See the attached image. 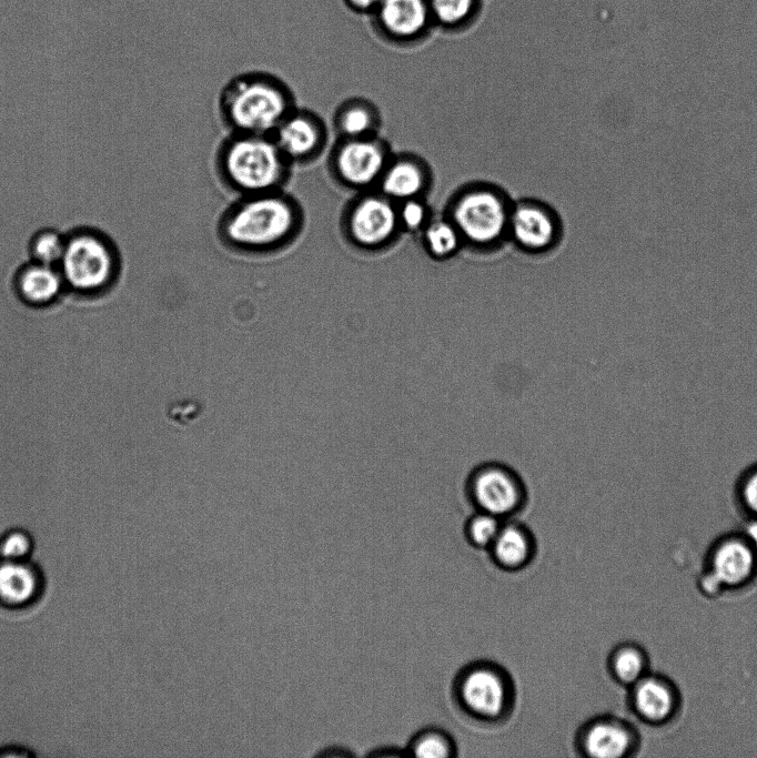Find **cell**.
<instances>
[{"label": "cell", "instance_id": "cell-29", "mask_svg": "<svg viewBox=\"0 0 757 758\" xmlns=\"http://www.w3.org/2000/svg\"><path fill=\"white\" fill-rule=\"evenodd\" d=\"M425 218L426 210L424 205L413 199L406 200L398 212V221L411 230L420 228Z\"/></svg>", "mask_w": 757, "mask_h": 758}, {"label": "cell", "instance_id": "cell-11", "mask_svg": "<svg viewBox=\"0 0 757 758\" xmlns=\"http://www.w3.org/2000/svg\"><path fill=\"white\" fill-rule=\"evenodd\" d=\"M629 689V706L645 724L662 726L676 716L679 694L668 678L647 673Z\"/></svg>", "mask_w": 757, "mask_h": 758}, {"label": "cell", "instance_id": "cell-18", "mask_svg": "<svg viewBox=\"0 0 757 758\" xmlns=\"http://www.w3.org/2000/svg\"><path fill=\"white\" fill-rule=\"evenodd\" d=\"M425 183L423 171L414 162L396 161L386 165L378 184L388 199L408 200L417 195Z\"/></svg>", "mask_w": 757, "mask_h": 758}, {"label": "cell", "instance_id": "cell-23", "mask_svg": "<svg viewBox=\"0 0 757 758\" xmlns=\"http://www.w3.org/2000/svg\"><path fill=\"white\" fill-rule=\"evenodd\" d=\"M67 236L53 229H44L31 241V255L34 262L54 265L60 263L64 252Z\"/></svg>", "mask_w": 757, "mask_h": 758}, {"label": "cell", "instance_id": "cell-33", "mask_svg": "<svg viewBox=\"0 0 757 758\" xmlns=\"http://www.w3.org/2000/svg\"><path fill=\"white\" fill-rule=\"evenodd\" d=\"M79 319H82V317H79ZM97 321H99V320H97ZM101 322H103V321H101ZM104 323H107V322H104ZM108 324H109V323H108ZM110 325H111V324H110ZM112 326H113V325H112ZM113 327H114V326H113ZM115 329H117V327H115ZM117 330H118V329H117ZM119 331H120V330H119ZM120 332H121V331H120ZM121 333H122V332H121ZM123 334H124V333H123Z\"/></svg>", "mask_w": 757, "mask_h": 758}, {"label": "cell", "instance_id": "cell-31", "mask_svg": "<svg viewBox=\"0 0 757 758\" xmlns=\"http://www.w3.org/2000/svg\"><path fill=\"white\" fill-rule=\"evenodd\" d=\"M344 3L356 12L375 11L381 0H343Z\"/></svg>", "mask_w": 757, "mask_h": 758}, {"label": "cell", "instance_id": "cell-26", "mask_svg": "<svg viewBox=\"0 0 757 758\" xmlns=\"http://www.w3.org/2000/svg\"><path fill=\"white\" fill-rule=\"evenodd\" d=\"M501 528L497 516L482 512L470 521L468 534L474 544L486 546L494 543Z\"/></svg>", "mask_w": 757, "mask_h": 758}, {"label": "cell", "instance_id": "cell-25", "mask_svg": "<svg viewBox=\"0 0 757 758\" xmlns=\"http://www.w3.org/2000/svg\"><path fill=\"white\" fill-rule=\"evenodd\" d=\"M31 536L23 529H11L0 538V559L27 560L32 550Z\"/></svg>", "mask_w": 757, "mask_h": 758}, {"label": "cell", "instance_id": "cell-20", "mask_svg": "<svg viewBox=\"0 0 757 758\" xmlns=\"http://www.w3.org/2000/svg\"><path fill=\"white\" fill-rule=\"evenodd\" d=\"M609 667L614 678L629 688L648 673V658L640 646L626 643L613 651Z\"/></svg>", "mask_w": 757, "mask_h": 758}, {"label": "cell", "instance_id": "cell-5", "mask_svg": "<svg viewBox=\"0 0 757 758\" xmlns=\"http://www.w3.org/2000/svg\"><path fill=\"white\" fill-rule=\"evenodd\" d=\"M398 213L384 194L356 192L343 206L339 228L346 244L357 251H375L388 243Z\"/></svg>", "mask_w": 757, "mask_h": 758}, {"label": "cell", "instance_id": "cell-32", "mask_svg": "<svg viewBox=\"0 0 757 758\" xmlns=\"http://www.w3.org/2000/svg\"><path fill=\"white\" fill-rule=\"evenodd\" d=\"M32 755V752H28L26 749L17 746H8L0 749V757H24Z\"/></svg>", "mask_w": 757, "mask_h": 758}, {"label": "cell", "instance_id": "cell-13", "mask_svg": "<svg viewBox=\"0 0 757 758\" xmlns=\"http://www.w3.org/2000/svg\"><path fill=\"white\" fill-rule=\"evenodd\" d=\"M42 586L41 575L27 560L0 559V604L23 607L31 604Z\"/></svg>", "mask_w": 757, "mask_h": 758}, {"label": "cell", "instance_id": "cell-7", "mask_svg": "<svg viewBox=\"0 0 757 758\" xmlns=\"http://www.w3.org/2000/svg\"><path fill=\"white\" fill-rule=\"evenodd\" d=\"M453 219L460 234L476 244L496 241L509 222L504 202L486 190L460 198L453 209Z\"/></svg>", "mask_w": 757, "mask_h": 758}, {"label": "cell", "instance_id": "cell-16", "mask_svg": "<svg viewBox=\"0 0 757 758\" xmlns=\"http://www.w3.org/2000/svg\"><path fill=\"white\" fill-rule=\"evenodd\" d=\"M509 225L515 240L528 250H543L555 236L551 215L536 205L517 206L509 216Z\"/></svg>", "mask_w": 757, "mask_h": 758}, {"label": "cell", "instance_id": "cell-28", "mask_svg": "<svg viewBox=\"0 0 757 758\" xmlns=\"http://www.w3.org/2000/svg\"><path fill=\"white\" fill-rule=\"evenodd\" d=\"M413 752L421 758H443L450 755L448 742L438 734L421 736L413 745Z\"/></svg>", "mask_w": 757, "mask_h": 758}, {"label": "cell", "instance_id": "cell-15", "mask_svg": "<svg viewBox=\"0 0 757 758\" xmlns=\"http://www.w3.org/2000/svg\"><path fill=\"white\" fill-rule=\"evenodd\" d=\"M381 28L393 37L408 38L423 30L428 9L424 0H381L375 9Z\"/></svg>", "mask_w": 757, "mask_h": 758}, {"label": "cell", "instance_id": "cell-17", "mask_svg": "<svg viewBox=\"0 0 757 758\" xmlns=\"http://www.w3.org/2000/svg\"><path fill=\"white\" fill-rule=\"evenodd\" d=\"M63 282L60 271L54 266L31 262L19 272L17 289L28 303L48 305L58 300Z\"/></svg>", "mask_w": 757, "mask_h": 758}, {"label": "cell", "instance_id": "cell-6", "mask_svg": "<svg viewBox=\"0 0 757 758\" xmlns=\"http://www.w3.org/2000/svg\"><path fill=\"white\" fill-rule=\"evenodd\" d=\"M387 165L383 143L374 135L339 137L327 156V171L336 185L353 192L378 183Z\"/></svg>", "mask_w": 757, "mask_h": 758}, {"label": "cell", "instance_id": "cell-9", "mask_svg": "<svg viewBox=\"0 0 757 758\" xmlns=\"http://www.w3.org/2000/svg\"><path fill=\"white\" fill-rule=\"evenodd\" d=\"M707 574L721 589L747 585L757 572V548L745 535L730 534L718 538L708 554Z\"/></svg>", "mask_w": 757, "mask_h": 758}, {"label": "cell", "instance_id": "cell-19", "mask_svg": "<svg viewBox=\"0 0 757 758\" xmlns=\"http://www.w3.org/2000/svg\"><path fill=\"white\" fill-rule=\"evenodd\" d=\"M375 127L376 114L373 108L360 99L345 100L333 117V128L339 137L373 135Z\"/></svg>", "mask_w": 757, "mask_h": 758}, {"label": "cell", "instance_id": "cell-10", "mask_svg": "<svg viewBox=\"0 0 757 758\" xmlns=\"http://www.w3.org/2000/svg\"><path fill=\"white\" fill-rule=\"evenodd\" d=\"M467 483L472 499L481 511L497 517L514 512L524 496L517 475L498 464L480 466Z\"/></svg>", "mask_w": 757, "mask_h": 758}, {"label": "cell", "instance_id": "cell-1", "mask_svg": "<svg viewBox=\"0 0 757 758\" xmlns=\"http://www.w3.org/2000/svg\"><path fill=\"white\" fill-rule=\"evenodd\" d=\"M305 213L285 189L235 196L216 222V236L230 252L269 257L290 249L302 235Z\"/></svg>", "mask_w": 757, "mask_h": 758}, {"label": "cell", "instance_id": "cell-30", "mask_svg": "<svg viewBox=\"0 0 757 758\" xmlns=\"http://www.w3.org/2000/svg\"><path fill=\"white\" fill-rule=\"evenodd\" d=\"M313 758H354L356 752L350 746L341 742L325 744L319 747L313 754Z\"/></svg>", "mask_w": 757, "mask_h": 758}, {"label": "cell", "instance_id": "cell-8", "mask_svg": "<svg viewBox=\"0 0 757 758\" xmlns=\"http://www.w3.org/2000/svg\"><path fill=\"white\" fill-rule=\"evenodd\" d=\"M292 165L316 161L327 149L329 129L317 113L293 109L272 134Z\"/></svg>", "mask_w": 757, "mask_h": 758}, {"label": "cell", "instance_id": "cell-2", "mask_svg": "<svg viewBox=\"0 0 757 758\" xmlns=\"http://www.w3.org/2000/svg\"><path fill=\"white\" fill-rule=\"evenodd\" d=\"M292 166L272 135L230 132L214 155L218 179L235 196L283 190Z\"/></svg>", "mask_w": 757, "mask_h": 758}, {"label": "cell", "instance_id": "cell-22", "mask_svg": "<svg viewBox=\"0 0 757 758\" xmlns=\"http://www.w3.org/2000/svg\"><path fill=\"white\" fill-rule=\"evenodd\" d=\"M733 497L746 518L757 522V461L738 473L733 486Z\"/></svg>", "mask_w": 757, "mask_h": 758}, {"label": "cell", "instance_id": "cell-3", "mask_svg": "<svg viewBox=\"0 0 757 758\" xmlns=\"http://www.w3.org/2000/svg\"><path fill=\"white\" fill-rule=\"evenodd\" d=\"M295 108L291 88L277 75L264 71L235 75L219 98L220 117L233 133L272 135Z\"/></svg>", "mask_w": 757, "mask_h": 758}, {"label": "cell", "instance_id": "cell-21", "mask_svg": "<svg viewBox=\"0 0 757 758\" xmlns=\"http://www.w3.org/2000/svg\"><path fill=\"white\" fill-rule=\"evenodd\" d=\"M492 545L497 560L507 567L523 564L529 554L528 538L516 525L502 526Z\"/></svg>", "mask_w": 757, "mask_h": 758}, {"label": "cell", "instance_id": "cell-27", "mask_svg": "<svg viewBox=\"0 0 757 758\" xmlns=\"http://www.w3.org/2000/svg\"><path fill=\"white\" fill-rule=\"evenodd\" d=\"M430 3L441 22L453 24L470 14L474 0H431Z\"/></svg>", "mask_w": 757, "mask_h": 758}, {"label": "cell", "instance_id": "cell-12", "mask_svg": "<svg viewBox=\"0 0 757 758\" xmlns=\"http://www.w3.org/2000/svg\"><path fill=\"white\" fill-rule=\"evenodd\" d=\"M638 737L633 727L617 718H602L587 727L583 735L586 754L595 758H622L633 755Z\"/></svg>", "mask_w": 757, "mask_h": 758}, {"label": "cell", "instance_id": "cell-24", "mask_svg": "<svg viewBox=\"0 0 757 758\" xmlns=\"http://www.w3.org/2000/svg\"><path fill=\"white\" fill-rule=\"evenodd\" d=\"M460 232L454 224L447 222H436L432 224L426 233L425 241L430 252L438 257L453 253L460 244Z\"/></svg>", "mask_w": 757, "mask_h": 758}, {"label": "cell", "instance_id": "cell-4", "mask_svg": "<svg viewBox=\"0 0 757 758\" xmlns=\"http://www.w3.org/2000/svg\"><path fill=\"white\" fill-rule=\"evenodd\" d=\"M113 244L104 235L80 230L67 237L60 273L75 292L97 293L114 281L117 257Z\"/></svg>", "mask_w": 757, "mask_h": 758}, {"label": "cell", "instance_id": "cell-14", "mask_svg": "<svg viewBox=\"0 0 757 758\" xmlns=\"http://www.w3.org/2000/svg\"><path fill=\"white\" fill-rule=\"evenodd\" d=\"M464 704L482 716L497 715L505 703V686L501 677L491 669L470 671L462 684Z\"/></svg>", "mask_w": 757, "mask_h": 758}]
</instances>
